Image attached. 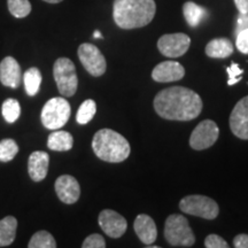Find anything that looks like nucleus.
Returning a JSON list of instances; mask_svg holds the SVG:
<instances>
[{"label": "nucleus", "instance_id": "f257e3e1", "mask_svg": "<svg viewBox=\"0 0 248 248\" xmlns=\"http://www.w3.org/2000/svg\"><path fill=\"white\" fill-rule=\"evenodd\" d=\"M200 95L184 86H171L155 95L154 109L162 119L169 121H191L202 110Z\"/></svg>", "mask_w": 248, "mask_h": 248}, {"label": "nucleus", "instance_id": "f03ea898", "mask_svg": "<svg viewBox=\"0 0 248 248\" xmlns=\"http://www.w3.org/2000/svg\"><path fill=\"white\" fill-rule=\"evenodd\" d=\"M156 12L154 0H114L113 17L122 29H137L152 22Z\"/></svg>", "mask_w": 248, "mask_h": 248}, {"label": "nucleus", "instance_id": "7ed1b4c3", "mask_svg": "<svg viewBox=\"0 0 248 248\" xmlns=\"http://www.w3.org/2000/svg\"><path fill=\"white\" fill-rule=\"evenodd\" d=\"M92 150L105 162L120 163L128 159L130 144L119 132L111 129H101L94 133Z\"/></svg>", "mask_w": 248, "mask_h": 248}, {"label": "nucleus", "instance_id": "20e7f679", "mask_svg": "<svg viewBox=\"0 0 248 248\" xmlns=\"http://www.w3.org/2000/svg\"><path fill=\"white\" fill-rule=\"evenodd\" d=\"M164 238L173 247H192L195 237L185 216L172 214L164 224Z\"/></svg>", "mask_w": 248, "mask_h": 248}, {"label": "nucleus", "instance_id": "39448f33", "mask_svg": "<svg viewBox=\"0 0 248 248\" xmlns=\"http://www.w3.org/2000/svg\"><path fill=\"white\" fill-rule=\"evenodd\" d=\"M71 114L70 104L64 98H52L43 107L42 120L43 125L46 129L58 130L68 122Z\"/></svg>", "mask_w": 248, "mask_h": 248}, {"label": "nucleus", "instance_id": "423d86ee", "mask_svg": "<svg viewBox=\"0 0 248 248\" xmlns=\"http://www.w3.org/2000/svg\"><path fill=\"white\" fill-rule=\"evenodd\" d=\"M53 76L59 92L63 97H73L77 91L78 78L74 62L68 58H59L54 62Z\"/></svg>", "mask_w": 248, "mask_h": 248}, {"label": "nucleus", "instance_id": "0eeeda50", "mask_svg": "<svg viewBox=\"0 0 248 248\" xmlns=\"http://www.w3.org/2000/svg\"><path fill=\"white\" fill-rule=\"evenodd\" d=\"M179 209L187 215L202 217L204 219H215L219 208L216 201L206 195L193 194L184 197L179 202Z\"/></svg>", "mask_w": 248, "mask_h": 248}, {"label": "nucleus", "instance_id": "6e6552de", "mask_svg": "<svg viewBox=\"0 0 248 248\" xmlns=\"http://www.w3.org/2000/svg\"><path fill=\"white\" fill-rule=\"evenodd\" d=\"M77 53H78V58L82 62L83 67L85 68L90 75L100 77L106 73V59H105L97 46L85 43V44L79 46Z\"/></svg>", "mask_w": 248, "mask_h": 248}, {"label": "nucleus", "instance_id": "1a4fd4ad", "mask_svg": "<svg viewBox=\"0 0 248 248\" xmlns=\"http://www.w3.org/2000/svg\"><path fill=\"white\" fill-rule=\"evenodd\" d=\"M219 129L212 120H204L195 126L190 137V146L195 151H202L212 147L217 141Z\"/></svg>", "mask_w": 248, "mask_h": 248}, {"label": "nucleus", "instance_id": "9d476101", "mask_svg": "<svg viewBox=\"0 0 248 248\" xmlns=\"http://www.w3.org/2000/svg\"><path fill=\"white\" fill-rule=\"evenodd\" d=\"M191 39L185 33H168L157 40L160 53L167 58H179L190 48Z\"/></svg>", "mask_w": 248, "mask_h": 248}, {"label": "nucleus", "instance_id": "9b49d317", "mask_svg": "<svg viewBox=\"0 0 248 248\" xmlns=\"http://www.w3.org/2000/svg\"><path fill=\"white\" fill-rule=\"evenodd\" d=\"M99 225L101 230L110 238H120L125 233L128 222L115 210L105 209L99 214Z\"/></svg>", "mask_w": 248, "mask_h": 248}, {"label": "nucleus", "instance_id": "f8f14e48", "mask_svg": "<svg viewBox=\"0 0 248 248\" xmlns=\"http://www.w3.org/2000/svg\"><path fill=\"white\" fill-rule=\"evenodd\" d=\"M230 129L235 137L248 140V95L240 99L232 109Z\"/></svg>", "mask_w": 248, "mask_h": 248}, {"label": "nucleus", "instance_id": "ddd939ff", "mask_svg": "<svg viewBox=\"0 0 248 248\" xmlns=\"http://www.w3.org/2000/svg\"><path fill=\"white\" fill-rule=\"evenodd\" d=\"M55 192L58 198L63 203L73 204L78 201L80 195V186L75 177L70 175H62L55 181Z\"/></svg>", "mask_w": 248, "mask_h": 248}, {"label": "nucleus", "instance_id": "4468645a", "mask_svg": "<svg viewBox=\"0 0 248 248\" xmlns=\"http://www.w3.org/2000/svg\"><path fill=\"white\" fill-rule=\"evenodd\" d=\"M185 69L177 61H164L157 64L152 71V78L159 83H169L182 79Z\"/></svg>", "mask_w": 248, "mask_h": 248}, {"label": "nucleus", "instance_id": "2eb2a0df", "mask_svg": "<svg viewBox=\"0 0 248 248\" xmlns=\"http://www.w3.org/2000/svg\"><path fill=\"white\" fill-rule=\"evenodd\" d=\"M0 82L7 88L15 89L21 82V68L13 57H6L0 62Z\"/></svg>", "mask_w": 248, "mask_h": 248}, {"label": "nucleus", "instance_id": "dca6fc26", "mask_svg": "<svg viewBox=\"0 0 248 248\" xmlns=\"http://www.w3.org/2000/svg\"><path fill=\"white\" fill-rule=\"evenodd\" d=\"M133 229H135L136 234L138 235L139 239L142 244L151 245L153 244L157 238V229L151 216L146 214H140L136 217L135 223H133Z\"/></svg>", "mask_w": 248, "mask_h": 248}, {"label": "nucleus", "instance_id": "f3484780", "mask_svg": "<svg viewBox=\"0 0 248 248\" xmlns=\"http://www.w3.org/2000/svg\"><path fill=\"white\" fill-rule=\"evenodd\" d=\"M48 164L49 156L46 152H32L28 161V171L31 179L35 182H42L43 179H45L47 176Z\"/></svg>", "mask_w": 248, "mask_h": 248}, {"label": "nucleus", "instance_id": "a211bd4d", "mask_svg": "<svg viewBox=\"0 0 248 248\" xmlns=\"http://www.w3.org/2000/svg\"><path fill=\"white\" fill-rule=\"evenodd\" d=\"M233 44L228 38H215L207 44L206 54L213 59H225L233 53Z\"/></svg>", "mask_w": 248, "mask_h": 248}, {"label": "nucleus", "instance_id": "6ab92c4d", "mask_svg": "<svg viewBox=\"0 0 248 248\" xmlns=\"http://www.w3.org/2000/svg\"><path fill=\"white\" fill-rule=\"evenodd\" d=\"M74 146V138L69 132L55 130L47 138V147L55 152L69 151Z\"/></svg>", "mask_w": 248, "mask_h": 248}, {"label": "nucleus", "instance_id": "aec40b11", "mask_svg": "<svg viewBox=\"0 0 248 248\" xmlns=\"http://www.w3.org/2000/svg\"><path fill=\"white\" fill-rule=\"evenodd\" d=\"M17 219L14 216H6L0 219V247L9 246L16 237Z\"/></svg>", "mask_w": 248, "mask_h": 248}, {"label": "nucleus", "instance_id": "412c9836", "mask_svg": "<svg viewBox=\"0 0 248 248\" xmlns=\"http://www.w3.org/2000/svg\"><path fill=\"white\" fill-rule=\"evenodd\" d=\"M183 13L187 24L192 28L198 27L207 17V9L193 1H186L183 6Z\"/></svg>", "mask_w": 248, "mask_h": 248}, {"label": "nucleus", "instance_id": "4be33fe9", "mask_svg": "<svg viewBox=\"0 0 248 248\" xmlns=\"http://www.w3.org/2000/svg\"><path fill=\"white\" fill-rule=\"evenodd\" d=\"M42 73L37 68H30L28 69L23 75V82L26 92L30 97H35L37 93L39 92L40 84H42Z\"/></svg>", "mask_w": 248, "mask_h": 248}, {"label": "nucleus", "instance_id": "5701e85b", "mask_svg": "<svg viewBox=\"0 0 248 248\" xmlns=\"http://www.w3.org/2000/svg\"><path fill=\"white\" fill-rule=\"evenodd\" d=\"M29 248H55L57 243L49 232L47 231H38L31 237L28 245Z\"/></svg>", "mask_w": 248, "mask_h": 248}, {"label": "nucleus", "instance_id": "b1692460", "mask_svg": "<svg viewBox=\"0 0 248 248\" xmlns=\"http://www.w3.org/2000/svg\"><path fill=\"white\" fill-rule=\"evenodd\" d=\"M97 113V104L92 99H88L80 105L77 110L76 121L78 124H88Z\"/></svg>", "mask_w": 248, "mask_h": 248}, {"label": "nucleus", "instance_id": "393cba45", "mask_svg": "<svg viewBox=\"0 0 248 248\" xmlns=\"http://www.w3.org/2000/svg\"><path fill=\"white\" fill-rule=\"evenodd\" d=\"M1 113L6 122L8 123L16 122L21 114L20 104H18L16 99H13V98L6 99L4 104H2Z\"/></svg>", "mask_w": 248, "mask_h": 248}, {"label": "nucleus", "instance_id": "a878e982", "mask_svg": "<svg viewBox=\"0 0 248 248\" xmlns=\"http://www.w3.org/2000/svg\"><path fill=\"white\" fill-rule=\"evenodd\" d=\"M8 9L13 16L23 18L31 12V4L29 0H7Z\"/></svg>", "mask_w": 248, "mask_h": 248}, {"label": "nucleus", "instance_id": "bb28decb", "mask_svg": "<svg viewBox=\"0 0 248 248\" xmlns=\"http://www.w3.org/2000/svg\"><path fill=\"white\" fill-rule=\"evenodd\" d=\"M18 146L16 141L13 139H4L0 141V161L1 162H9L16 156Z\"/></svg>", "mask_w": 248, "mask_h": 248}, {"label": "nucleus", "instance_id": "cd10ccee", "mask_svg": "<svg viewBox=\"0 0 248 248\" xmlns=\"http://www.w3.org/2000/svg\"><path fill=\"white\" fill-rule=\"evenodd\" d=\"M226 73H228V75H229L228 85L232 86V85L237 84L238 82H240L241 75H243V73H244V69H241L238 63L232 62V64L230 67H226Z\"/></svg>", "mask_w": 248, "mask_h": 248}, {"label": "nucleus", "instance_id": "c85d7f7f", "mask_svg": "<svg viewBox=\"0 0 248 248\" xmlns=\"http://www.w3.org/2000/svg\"><path fill=\"white\" fill-rule=\"evenodd\" d=\"M83 248H105L106 247V241L101 234L93 233L90 234L82 244Z\"/></svg>", "mask_w": 248, "mask_h": 248}, {"label": "nucleus", "instance_id": "c756f323", "mask_svg": "<svg viewBox=\"0 0 248 248\" xmlns=\"http://www.w3.org/2000/svg\"><path fill=\"white\" fill-rule=\"evenodd\" d=\"M204 247L207 248H228L229 244L217 234H209L204 239Z\"/></svg>", "mask_w": 248, "mask_h": 248}, {"label": "nucleus", "instance_id": "7c9ffc66", "mask_svg": "<svg viewBox=\"0 0 248 248\" xmlns=\"http://www.w3.org/2000/svg\"><path fill=\"white\" fill-rule=\"evenodd\" d=\"M235 46L243 54H248V29L240 31L235 36Z\"/></svg>", "mask_w": 248, "mask_h": 248}, {"label": "nucleus", "instance_id": "2f4dec72", "mask_svg": "<svg viewBox=\"0 0 248 248\" xmlns=\"http://www.w3.org/2000/svg\"><path fill=\"white\" fill-rule=\"evenodd\" d=\"M245 29H248V13H239L237 17V26H235V36Z\"/></svg>", "mask_w": 248, "mask_h": 248}, {"label": "nucleus", "instance_id": "473e14b6", "mask_svg": "<svg viewBox=\"0 0 248 248\" xmlns=\"http://www.w3.org/2000/svg\"><path fill=\"white\" fill-rule=\"evenodd\" d=\"M233 246L235 248H248V234L241 233L235 235L233 239Z\"/></svg>", "mask_w": 248, "mask_h": 248}, {"label": "nucleus", "instance_id": "72a5a7b5", "mask_svg": "<svg viewBox=\"0 0 248 248\" xmlns=\"http://www.w3.org/2000/svg\"><path fill=\"white\" fill-rule=\"evenodd\" d=\"M239 13H248V0H234Z\"/></svg>", "mask_w": 248, "mask_h": 248}, {"label": "nucleus", "instance_id": "f704fd0d", "mask_svg": "<svg viewBox=\"0 0 248 248\" xmlns=\"http://www.w3.org/2000/svg\"><path fill=\"white\" fill-rule=\"evenodd\" d=\"M93 37H94V38H102V35L100 33V31L95 30L94 33H93Z\"/></svg>", "mask_w": 248, "mask_h": 248}, {"label": "nucleus", "instance_id": "c9c22d12", "mask_svg": "<svg viewBox=\"0 0 248 248\" xmlns=\"http://www.w3.org/2000/svg\"><path fill=\"white\" fill-rule=\"evenodd\" d=\"M44 1L48 2V4H58V2H61L62 0H44Z\"/></svg>", "mask_w": 248, "mask_h": 248}]
</instances>
